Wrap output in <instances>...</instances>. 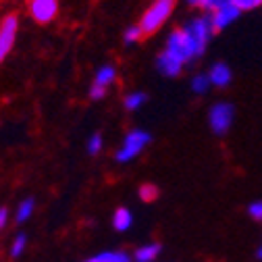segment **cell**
Wrapping results in <instances>:
<instances>
[{"mask_svg": "<svg viewBox=\"0 0 262 262\" xmlns=\"http://www.w3.org/2000/svg\"><path fill=\"white\" fill-rule=\"evenodd\" d=\"M193 58H198V54H195L193 46L189 44L185 31L179 27L167 36L165 48L156 56V69L158 73L167 77H177L185 69V64H189Z\"/></svg>", "mask_w": 262, "mask_h": 262, "instance_id": "1", "label": "cell"}, {"mask_svg": "<svg viewBox=\"0 0 262 262\" xmlns=\"http://www.w3.org/2000/svg\"><path fill=\"white\" fill-rule=\"evenodd\" d=\"M179 0H152L146 7V11L142 13L138 25L142 29L144 36H152L158 29H162V25H167V21L173 17L175 9H177Z\"/></svg>", "mask_w": 262, "mask_h": 262, "instance_id": "2", "label": "cell"}, {"mask_svg": "<svg viewBox=\"0 0 262 262\" xmlns=\"http://www.w3.org/2000/svg\"><path fill=\"white\" fill-rule=\"evenodd\" d=\"M181 29L185 31V36H187L189 44L193 46V50H195V54H198V58L206 52V48H208L212 36L216 34L214 27H212V21H210V15L193 17V19H189Z\"/></svg>", "mask_w": 262, "mask_h": 262, "instance_id": "3", "label": "cell"}, {"mask_svg": "<svg viewBox=\"0 0 262 262\" xmlns=\"http://www.w3.org/2000/svg\"><path fill=\"white\" fill-rule=\"evenodd\" d=\"M150 140L152 138H150V134H148L146 129H131L129 134L123 138L119 150L115 152V160L121 162V165H125V162H131V160L138 158L146 150V146L150 144Z\"/></svg>", "mask_w": 262, "mask_h": 262, "instance_id": "4", "label": "cell"}, {"mask_svg": "<svg viewBox=\"0 0 262 262\" xmlns=\"http://www.w3.org/2000/svg\"><path fill=\"white\" fill-rule=\"evenodd\" d=\"M21 29V19L17 13H7L0 19V64L7 60L17 44V36Z\"/></svg>", "mask_w": 262, "mask_h": 262, "instance_id": "5", "label": "cell"}, {"mask_svg": "<svg viewBox=\"0 0 262 262\" xmlns=\"http://www.w3.org/2000/svg\"><path fill=\"white\" fill-rule=\"evenodd\" d=\"M235 121V108L233 104H229V102H216L210 106L208 111V125L212 129V134L216 136H225L229 129H231Z\"/></svg>", "mask_w": 262, "mask_h": 262, "instance_id": "6", "label": "cell"}, {"mask_svg": "<svg viewBox=\"0 0 262 262\" xmlns=\"http://www.w3.org/2000/svg\"><path fill=\"white\" fill-rule=\"evenodd\" d=\"M117 81V69L113 64H102V67H98L96 73H94V79H92V85L88 90L90 98L92 100H102L106 96L108 88Z\"/></svg>", "mask_w": 262, "mask_h": 262, "instance_id": "7", "label": "cell"}, {"mask_svg": "<svg viewBox=\"0 0 262 262\" xmlns=\"http://www.w3.org/2000/svg\"><path fill=\"white\" fill-rule=\"evenodd\" d=\"M60 3L58 0H27V13L40 25H48L58 17Z\"/></svg>", "mask_w": 262, "mask_h": 262, "instance_id": "8", "label": "cell"}, {"mask_svg": "<svg viewBox=\"0 0 262 262\" xmlns=\"http://www.w3.org/2000/svg\"><path fill=\"white\" fill-rule=\"evenodd\" d=\"M242 13H244V11H242L237 5H225V7L214 9V11L208 13V15H210V21H212L214 31L219 34V31L231 27V25L242 17Z\"/></svg>", "mask_w": 262, "mask_h": 262, "instance_id": "9", "label": "cell"}, {"mask_svg": "<svg viewBox=\"0 0 262 262\" xmlns=\"http://www.w3.org/2000/svg\"><path fill=\"white\" fill-rule=\"evenodd\" d=\"M206 75H208L212 88H227L229 83L233 81V71H231V67H229L227 62H214Z\"/></svg>", "mask_w": 262, "mask_h": 262, "instance_id": "10", "label": "cell"}, {"mask_svg": "<svg viewBox=\"0 0 262 262\" xmlns=\"http://www.w3.org/2000/svg\"><path fill=\"white\" fill-rule=\"evenodd\" d=\"M160 254V244L156 242H150V244H144L140 246L136 252H134V260L136 262H154Z\"/></svg>", "mask_w": 262, "mask_h": 262, "instance_id": "11", "label": "cell"}, {"mask_svg": "<svg viewBox=\"0 0 262 262\" xmlns=\"http://www.w3.org/2000/svg\"><path fill=\"white\" fill-rule=\"evenodd\" d=\"M134 225V214L129 208H117L113 214V227L117 231H127V229Z\"/></svg>", "mask_w": 262, "mask_h": 262, "instance_id": "12", "label": "cell"}, {"mask_svg": "<svg viewBox=\"0 0 262 262\" xmlns=\"http://www.w3.org/2000/svg\"><path fill=\"white\" fill-rule=\"evenodd\" d=\"M85 262H131V258L125 252L113 250V252H100V254H96V256L88 258Z\"/></svg>", "mask_w": 262, "mask_h": 262, "instance_id": "13", "label": "cell"}, {"mask_svg": "<svg viewBox=\"0 0 262 262\" xmlns=\"http://www.w3.org/2000/svg\"><path fill=\"white\" fill-rule=\"evenodd\" d=\"M146 100H148V96L144 92H131V94L125 96V102L123 104H125L127 111L134 113V111H140L146 104Z\"/></svg>", "mask_w": 262, "mask_h": 262, "instance_id": "14", "label": "cell"}, {"mask_svg": "<svg viewBox=\"0 0 262 262\" xmlns=\"http://www.w3.org/2000/svg\"><path fill=\"white\" fill-rule=\"evenodd\" d=\"M34 208H36L34 198H25V200L19 204V208H17V214H15L17 223H25V221H29L31 214H34Z\"/></svg>", "mask_w": 262, "mask_h": 262, "instance_id": "15", "label": "cell"}, {"mask_svg": "<svg viewBox=\"0 0 262 262\" xmlns=\"http://www.w3.org/2000/svg\"><path fill=\"white\" fill-rule=\"evenodd\" d=\"M210 90V79L206 73H198L191 77V92L193 94H206Z\"/></svg>", "mask_w": 262, "mask_h": 262, "instance_id": "16", "label": "cell"}, {"mask_svg": "<svg viewBox=\"0 0 262 262\" xmlns=\"http://www.w3.org/2000/svg\"><path fill=\"white\" fill-rule=\"evenodd\" d=\"M142 38H144V34H142V29H140L138 23H136V25H129V27L125 29V34H123V42H125L127 46L138 44Z\"/></svg>", "mask_w": 262, "mask_h": 262, "instance_id": "17", "label": "cell"}, {"mask_svg": "<svg viewBox=\"0 0 262 262\" xmlns=\"http://www.w3.org/2000/svg\"><path fill=\"white\" fill-rule=\"evenodd\" d=\"M25 246H27V235L25 233H17L13 237V244H11V258H19L23 254Z\"/></svg>", "mask_w": 262, "mask_h": 262, "instance_id": "18", "label": "cell"}, {"mask_svg": "<svg viewBox=\"0 0 262 262\" xmlns=\"http://www.w3.org/2000/svg\"><path fill=\"white\" fill-rule=\"evenodd\" d=\"M140 198L144 202H154L158 198V187L154 183H144L140 185Z\"/></svg>", "mask_w": 262, "mask_h": 262, "instance_id": "19", "label": "cell"}, {"mask_svg": "<svg viewBox=\"0 0 262 262\" xmlns=\"http://www.w3.org/2000/svg\"><path fill=\"white\" fill-rule=\"evenodd\" d=\"M102 146H104V140H102V136H100V134L90 136V140H88V154H92V156L100 154Z\"/></svg>", "mask_w": 262, "mask_h": 262, "instance_id": "20", "label": "cell"}, {"mask_svg": "<svg viewBox=\"0 0 262 262\" xmlns=\"http://www.w3.org/2000/svg\"><path fill=\"white\" fill-rule=\"evenodd\" d=\"M185 3H187V7H191V9H200V11L210 13L212 0H185Z\"/></svg>", "mask_w": 262, "mask_h": 262, "instance_id": "21", "label": "cell"}, {"mask_svg": "<svg viewBox=\"0 0 262 262\" xmlns=\"http://www.w3.org/2000/svg\"><path fill=\"white\" fill-rule=\"evenodd\" d=\"M248 214H250L254 221H262V200L252 202V204L248 206Z\"/></svg>", "mask_w": 262, "mask_h": 262, "instance_id": "22", "label": "cell"}, {"mask_svg": "<svg viewBox=\"0 0 262 262\" xmlns=\"http://www.w3.org/2000/svg\"><path fill=\"white\" fill-rule=\"evenodd\" d=\"M237 7L244 13H248V11H254V9L262 7V0H237Z\"/></svg>", "mask_w": 262, "mask_h": 262, "instance_id": "23", "label": "cell"}, {"mask_svg": "<svg viewBox=\"0 0 262 262\" xmlns=\"http://www.w3.org/2000/svg\"><path fill=\"white\" fill-rule=\"evenodd\" d=\"M225 5H237V0H212V5H210V13L219 7H225Z\"/></svg>", "mask_w": 262, "mask_h": 262, "instance_id": "24", "label": "cell"}, {"mask_svg": "<svg viewBox=\"0 0 262 262\" xmlns=\"http://www.w3.org/2000/svg\"><path fill=\"white\" fill-rule=\"evenodd\" d=\"M7 223H9V210L7 208H0V231L7 227Z\"/></svg>", "mask_w": 262, "mask_h": 262, "instance_id": "25", "label": "cell"}, {"mask_svg": "<svg viewBox=\"0 0 262 262\" xmlns=\"http://www.w3.org/2000/svg\"><path fill=\"white\" fill-rule=\"evenodd\" d=\"M258 258L262 260V246H260V250H258Z\"/></svg>", "mask_w": 262, "mask_h": 262, "instance_id": "26", "label": "cell"}]
</instances>
